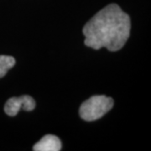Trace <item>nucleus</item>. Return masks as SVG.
Instances as JSON below:
<instances>
[{
    "label": "nucleus",
    "mask_w": 151,
    "mask_h": 151,
    "mask_svg": "<svg viewBox=\"0 0 151 151\" xmlns=\"http://www.w3.org/2000/svg\"><path fill=\"white\" fill-rule=\"evenodd\" d=\"M15 65V59L9 55H0V78L7 74L8 70Z\"/></svg>",
    "instance_id": "obj_5"
},
{
    "label": "nucleus",
    "mask_w": 151,
    "mask_h": 151,
    "mask_svg": "<svg viewBox=\"0 0 151 151\" xmlns=\"http://www.w3.org/2000/svg\"><path fill=\"white\" fill-rule=\"evenodd\" d=\"M113 99L104 95L93 96L80 107V117L85 121H95L101 119L113 107Z\"/></svg>",
    "instance_id": "obj_2"
},
{
    "label": "nucleus",
    "mask_w": 151,
    "mask_h": 151,
    "mask_svg": "<svg viewBox=\"0 0 151 151\" xmlns=\"http://www.w3.org/2000/svg\"><path fill=\"white\" fill-rule=\"evenodd\" d=\"M35 108V102L30 96L24 95L19 97H11L4 106V112L7 115L14 117L17 113L24 109V111H32Z\"/></svg>",
    "instance_id": "obj_3"
},
{
    "label": "nucleus",
    "mask_w": 151,
    "mask_h": 151,
    "mask_svg": "<svg viewBox=\"0 0 151 151\" xmlns=\"http://www.w3.org/2000/svg\"><path fill=\"white\" fill-rule=\"evenodd\" d=\"M33 150L35 151H59L61 150V142L58 137L47 134L34 145Z\"/></svg>",
    "instance_id": "obj_4"
},
{
    "label": "nucleus",
    "mask_w": 151,
    "mask_h": 151,
    "mask_svg": "<svg viewBox=\"0 0 151 151\" xmlns=\"http://www.w3.org/2000/svg\"><path fill=\"white\" fill-rule=\"evenodd\" d=\"M130 18L116 4L97 12L83 28L84 43L94 50L105 47L117 51L124 47L129 37Z\"/></svg>",
    "instance_id": "obj_1"
}]
</instances>
